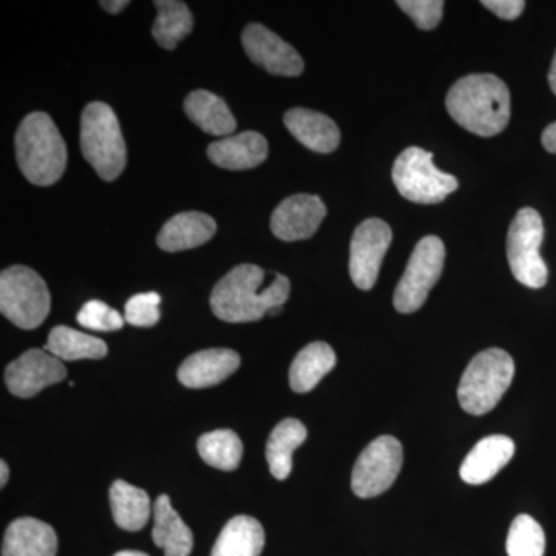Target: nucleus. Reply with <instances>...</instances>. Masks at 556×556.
Segmentation results:
<instances>
[{
  "label": "nucleus",
  "instance_id": "nucleus-26",
  "mask_svg": "<svg viewBox=\"0 0 556 556\" xmlns=\"http://www.w3.org/2000/svg\"><path fill=\"white\" fill-rule=\"evenodd\" d=\"M308 438V430L299 419L281 420L266 444L269 470L278 481H285L292 471V455Z\"/></svg>",
  "mask_w": 556,
  "mask_h": 556
},
{
  "label": "nucleus",
  "instance_id": "nucleus-8",
  "mask_svg": "<svg viewBox=\"0 0 556 556\" xmlns=\"http://www.w3.org/2000/svg\"><path fill=\"white\" fill-rule=\"evenodd\" d=\"M543 239L544 225L541 215L535 208H521L508 229L507 260L514 277L527 288L546 287L548 269L540 254Z\"/></svg>",
  "mask_w": 556,
  "mask_h": 556
},
{
  "label": "nucleus",
  "instance_id": "nucleus-28",
  "mask_svg": "<svg viewBox=\"0 0 556 556\" xmlns=\"http://www.w3.org/2000/svg\"><path fill=\"white\" fill-rule=\"evenodd\" d=\"M156 16L152 35L164 50H174L193 28L189 7L178 0H156Z\"/></svg>",
  "mask_w": 556,
  "mask_h": 556
},
{
  "label": "nucleus",
  "instance_id": "nucleus-10",
  "mask_svg": "<svg viewBox=\"0 0 556 556\" xmlns=\"http://www.w3.org/2000/svg\"><path fill=\"white\" fill-rule=\"evenodd\" d=\"M404 463V450L393 437H380L357 457L351 477V489L358 497H375L386 493L396 481Z\"/></svg>",
  "mask_w": 556,
  "mask_h": 556
},
{
  "label": "nucleus",
  "instance_id": "nucleus-5",
  "mask_svg": "<svg viewBox=\"0 0 556 556\" xmlns=\"http://www.w3.org/2000/svg\"><path fill=\"white\" fill-rule=\"evenodd\" d=\"M515 378V362L500 348L477 354L457 388L460 407L468 415L484 416L500 404Z\"/></svg>",
  "mask_w": 556,
  "mask_h": 556
},
{
  "label": "nucleus",
  "instance_id": "nucleus-13",
  "mask_svg": "<svg viewBox=\"0 0 556 556\" xmlns=\"http://www.w3.org/2000/svg\"><path fill=\"white\" fill-rule=\"evenodd\" d=\"M243 49L249 60L265 68L270 75L299 76L305 70V62L294 47L289 46L276 33L262 24H249L241 35Z\"/></svg>",
  "mask_w": 556,
  "mask_h": 556
},
{
  "label": "nucleus",
  "instance_id": "nucleus-16",
  "mask_svg": "<svg viewBox=\"0 0 556 556\" xmlns=\"http://www.w3.org/2000/svg\"><path fill=\"white\" fill-rule=\"evenodd\" d=\"M514 455L515 442L510 438L493 434L481 439L464 459L460 478L467 484H485L510 463Z\"/></svg>",
  "mask_w": 556,
  "mask_h": 556
},
{
  "label": "nucleus",
  "instance_id": "nucleus-31",
  "mask_svg": "<svg viewBox=\"0 0 556 556\" xmlns=\"http://www.w3.org/2000/svg\"><path fill=\"white\" fill-rule=\"evenodd\" d=\"M126 318L118 311L110 308L108 303L101 300H90L78 313L80 327L93 329V331H118L124 327Z\"/></svg>",
  "mask_w": 556,
  "mask_h": 556
},
{
  "label": "nucleus",
  "instance_id": "nucleus-24",
  "mask_svg": "<svg viewBox=\"0 0 556 556\" xmlns=\"http://www.w3.org/2000/svg\"><path fill=\"white\" fill-rule=\"evenodd\" d=\"M265 541V530L257 519L239 515L223 527L211 556H260Z\"/></svg>",
  "mask_w": 556,
  "mask_h": 556
},
{
  "label": "nucleus",
  "instance_id": "nucleus-19",
  "mask_svg": "<svg viewBox=\"0 0 556 556\" xmlns=\"http://www.w3.org/2000/svg\"><path fill=\"white\" fill-rule=\"evenodd\" d=\"M217 232V223L203 212H181L172 217L160 230V249L166 252L188 251L207 243Z\"/></svg>",
  "mask_w": 556,
  "mask_h": 556
},
{
  "label": "nucleus",
  "instance_id": "nucleus-18",
  "mask_svg": "<svg viewBox=\"0 0 556 556\" xmlns=\"http://www.w3.org/2000/svg\"><path fill=\"white\" fill-rule=\"evenodd\" d=\"M283 121L292 137L313 152L331 153L339 148L338 124L324 113L309 109H291L285 113Z\"/></svg>",
  "mask_w": 556,
  "mask_h": 556
},
{
  "label": "nucleus",
  "instance_id": "nucleus-1",
  "mask_svg": "<svg viewBox=\"0 0 556 556\" xmlns=\"http://www.w3.org/2000/svg\"><path fill=\"white\" fill-rule=\"evenodd\" d=\"M289 292L291 281L283 274L266 273L257 265H239L215 285L211 308L219 320L248 324L283 308Z\"/></svg>",
  "mask_w": 556,
  "mask_h": 556
},
{
  "label": "nucleus",
  "instance_id": "nucleus-27",
  "mask_svg": "<svg viewBox=\"0 0 556 556\" xmlns=\"http://www.w3.org/2000/svg\"><path fill=\"white\" fill-rule=\"evenodd\" d=\"M43 350L49 351L62 362L83 361V358H102L108 356L109 348L104 340L93 338L86 332L68 327L51 329Z\"/></svg>",
  "mask_w": 556,
  "mask_h": 556
},
{
  "label": "nucleus",
  "instance_id": "nucleus-6",
  "mask_svg": "<svg viewBox=\"0 0 556 556\" xmlns=\"http://www.w3.org/2000/svg\"><path fill=\"white\" fill-rule=\"evenodd\" d=\"M51 298L46 281L27 266H11L0 274V311L11 324L36 329L49 316Z\"/></svg>",
  "mask_w": 556,
  "mask_h": 556
},
{
  "label": "nucleus",
  "instance_id": "nucleus-14",
  "mask_svg": "<svg viewBox=\"0 0 556 556\" xmlns=\"http://www.w3.org/2000/svg\"><path fill=\"white\" fill-rule=\"evenodd\" d=\"M327 217L320 197L298 193L281 201L270 217V230L281 241L311 239Z\"/></svg>",
  "mask_w": 556,
  "mask_h": 556
},
{
  "label": "nucleus",
  "instance_id": "nucleus-9",
  "mask_svg": "<svg viewBox=\"0 0 556 556\" xmlns=\"http://www.w3.org/2000/svg\"><path fill=\"white\" fill-rule=\"evenodd\" d=\"M445 247L439 237H424L416 244L407 269L394 291V308L402 314H412L422 308L431 289L444 270Z\"/></svg>",
  "mask_w": 556,
  "mask_h": 556
},
{
  "label": "nucleus",
  "instance_id": "nucleus-39",
  "mask_svg": "<svg viewBox=\"0 0 556 556\" xmlns=\"http://www.w3.org/2000/svg\"><path fill=\"white\" fill-rule=\"evenodd\" d=\"M115 556H149L148 554H144V552H138V551H123L118 552Z\"/></svg>",
  "mask_w": 556,
  "mask_h": 556
},
{
  "label": "nucleus",
  "instance_id": "nucleus-22",
  "mask_svg": "<svg viewBox=\"0 0 556 556\" xmlns=\"http://www.w3.org/2000/svg\"><path fill=\"white\" fill-rule=\"evenodd\" d=\"M185 112L195 126L214 137H229L237 121L223 98L207 90H195L185 100Z\"/></svg>",
  "mask_w": 556,
  "mask_h": 556
},
{
  "label": "nucleus",
  "instance_id": "nucleus-30",
  "mask_svg": "<svg viewBox=\"0 0 556 556\" xmlns=\"http://www.w3.org/2000/svg\"><path fill=\"white\" fill-rule=\"evenodd\" d=\"M506 548L508 556H544L546 535L543 527L530 515H519L508 530Z\"/></svg>",
  "mask_w": 556,
  "mask_h": 556
},
{
  "label": "nucleus",
  "instance_id": "nucleus-20",
  "mask_svg": "<svg viewBox=\"0 0 556 556\" xmlns=\"http://www.w3.org/2000/svg\"><path fill=\"white\" fill-rule=\"evenodd\" d=\"M56 552L53 527L36 518L16 519L3 536L2 556H56Z\"/></svg>",
  "mask_w": 556,
  "mask_h": 556
},
{
  "label": "nucleus",
  "instance_id": "nucleus-21",
  "mask_svg": "<svg viewBox=\"0 0 556 556\" xmlns=\"http://www.w3.org/2000/svg\"><path fill=\"white\" fill-rule=\"evenodd\" d=\"M152 538L166 556H189L193 548L192 530L172 507L170 497L159 496L153 507Z\"/></svg>",
  "mask_w": 556,
  "mask_h": 556
},
{
  "label": "nucleus",
  "instance_id": "nucleus-11",
  "mask_svg": "<svg viewBox=\"0 0 556 556\" xmlns=\"http://www.w3.org/2000/svg\"><path fill=\"white\" fill-rule=\"evenodd\" d=\"M391 240L393 232L383 219H365L354 230L350 248V276L362 291H369L378 281Z\"/></svg>",
  "mask_w": 556,
  "mask_h": 556
},
{
  "label": "nucleus",
  "instance_id": "nucleus-36",
  "mask_svg": "<svg viewBox=\"0 0 556 556\" xmlns=\"http://www.w3.org/2000/svg\"><path fill=\"white\" fill-rule=\"evenodd\" d=\"M100 5L108 11V13L118 14L119 11H123L129 5V0H108V2H100Z\"/></svg>",
  "mask_w": 556,
  "mask_h": 556
},
{
  "label": "nucleus",
  "instance_id": "nucleus-2",
  "mask_svg": "<svg viewBox=\"0 0 556 556\" xmlns=\"http://www.w3.org/2000/svg\"><path fill=\"white\" fill-rule=\"evenodd\" d=\"M450 116L478 137H495L510 119V91L495 75H468L447 94Z\"/></svg>",
  "mask_w": 556,
  "mask_h": 556
},
{
  "label": "nucleus",
  "instance_id": "nucleus-4",
  "mask_svg": "<svg viewBox=\"0 0 556 556\" xmlns=\"http://www.w3.org/2000/svg\"><path fill=\"white\" fill-rule=\"evenodd\" d=\"M80 150L104 181L123 174L127 163L126 141L115 112L105 102H90L80 116Z\"/></svg>",
  "mask_w": 556,
  "mask_h": 556
},
{
  "label": "nucleus",
  "instance_id": "nucleus-38",
  "mask_svg": "<svg viewBox=\"0 0 556 556\" xmlns=\"http://www.w3.org/2000/svg\"><path fill=\"white\" fill-rule=\"evenodd\" d=\"M10 470L5 460H0V485L5 486L9 482Z\"/></svg>",
  "mask_w": 556,
  "mask_h": 556
},
{
  "label": "nucleus",
  "instance_id": "nucleus-12",
  "mask_svg": "<svg viewBox=\"0 0 556 556\" xmlns=\"http://www.w3.org/2000/svg\"><path fill=\"white\" fill-rule=\"evenodd\" d=\"M67 378V369L60 358L46 350H28L5 369V383L11 394L30 399L43 388Z\"/></svg>",
  "mask_w": 556,
  "mask_h": 556
},
{
  "label": "nucleus",
  "instance_id": "nucleus-15",
  "mask_svg": "<svg viewBox=\"0 0 556 556\" xmlns=\"http://www.w3.org/2000/svg\"><path fill=\"white\" fill-rule=\"evenodd\" d=\"M240 362L239 354L228 348L199 351L182 362L178 379L192 390L218 386L239 369Z\"/></svg>",
  "mask_w": 556,
  "mask_h": 556
},
{
  "label": "nucleus",
  "instance_id": "nucleus-33",
  "mask_svg": "<svg viewBox=\"0 0 556 556\" xmlns=\"http://www.w3.org/2000/svg\"><path fill=\"white\" fill-rule=\"evenodd\" d=\"M445 3L442 0H399L397 7L407 13L416 27L424 31L434 30L442 21Z\"/></svg>",
  "mask_w": 556,
  "mask_h": 556
},
{
  "label": "nucleus",
  "instance_id": "nucleus-29",
  "mask_svg": "<svg viewBox=\"0 0 556 556\" xmlns=\"http://www.w3.org/2000/svg\"><path fill=\"white\" fill-rule=\"evenodd\" d=\"M197 448L201 459L218 470H236L243 457V444L239 434L232 430H215L203 434Z\"/></svg>",
  "mask_w": 556,
  "mask_h": 556
},
{
  "label": "nucleus",
  "instance_id": "nucleus-32",
  "mask_svg": "<svg viewBox=\"0 0 556 556\" xmlns=\"http://www.w3.org/2000/svg\"><path fill=\"white\" fill-rule=\"evenodd\" d=\"M160 303L161 295L156 292H146V294H137L129 299L126 303L127 324L137 328L155 327L160 320Z\"/></svg>",
  "mask_w": 556,
  "mask_h": 556
},
{
  "label": "nucleus",
  "instance_id": "nucleus-7",
  "mask_svg": "<svg viewBox=\"0 0 556 556\" xmlns=\"http://www.w3.org/2000/svg\"><path fill=\"white\" fill-rule=\"evenodd\" d=\"M393 181L405 200L437 204L457 189V179L433 164V153L420 148L405 149L393 166Z\"/></svg>",
  "mask_w": 556,
  "mask_h": 556
},
{
  "label": "nucleus",
  "instance_id": "nucleus-17",
  "mask_svg": "<svg viewBox=\"0 0 556 556\" xmlns=\"http://www.w3.org/2000/svg\"><path fill=\"white\" fill-rule=\"evenodd\" d=\"M268 152V141L258 131L222 138L207 148L208 160L226 170L254 169L265 163Z\"/></svg>",
  "mask_w": 556,
  "mask_h": 556
},
{
  "label": "nucleus",
  "instance_id": "nucleus-34",
  "mask_svg": "<svg viewBox=\"0 0 556 556\" xmlns=\"http://www.w3.org/2000/svg\"><path fill=\"white\" fill-rule=\"evenodd\" d=\"M481 3L485 9L495 13L497 17L506 21L518 20L526 9L525 0H484Z\"/></svg>",
  "mask_w": 556,
  "mask_h": 556
},
{
  "label": "nucleus",
  "instance_id": "nucleus-23",
  "mask_svg": "<svg viewBox=\"0 0 556 556\" xmlns=\"http://www.w3.org/2000/svg\"><path fill=\"white\" fill-rule=\"evenodd\" d=\"M334 350L325 342L303 348L289 368V386L295 393H309L336 367Z\"/></svg>",
  "mask_w": 556,
  "mask_h": 556
},
{
  "label": "nucleus",
  "instance_id": "nucleus-3",
  "mask_svg": "<svg viewBox=\"0 0 556 556\" xmlns=\"http://www.w3.org/2000/svg\"><path fill=\"white\" fill-rule=\"evenodd\" d=\"M14 144L20 169L31 185L51 186L60 181L67 167V148L47 113L25 116L17 127Z\"/></svg>",
  "mask_w": 556,
  "mask_h": 556
},
{
  "label": "nucleus",
  "instance_id": "nucleus-25",
  "mask_svg": "<svg viewBox=\"0 0 556 556\" xmlns=\"http://www.w3.org/2000/svg\"><path fill=\"white\" fill-rule=\"evenodd\" d=\"M109 496L113 519L121 529L129 532L144 529L152 515V504L144 490L118 479L110 486Z\"/></svg>",
  "mask_w": 556,
  "mask_h": 556
},
{
  "label": "nucleus",
  "instance_id": "nucleus-35",
  "mask_svg": "<svg viewBox=\"0 0 556 556\" xmlns=\"http://www.w3.org/2000/svg\"><path fill=\"white\" fill-rule=\"evenodd\" d=\"M541 142H543L544 149H546L547 152L555 153L556 155V123L551 124V126L543 131Z\"/></svg>",
  "mask_w": 556,
  "mask_h": 556
},
{
  "label": "nucleus",
  "instance_id": "nucleus-37",
  "mask_svg": "<svg viewBox=\"0 0 556 556\" xmlns=\"http://www.w3.org/2000/svg\"><path fill=\"white\" fill-rule=\"evenodd\" d=\"M548 86H551L552 91L556 94V51L554 61H552L551 72H548Z\"/></svg>",
  "mask_w": 556,
  "mask_h": 556
}]
</instances>
